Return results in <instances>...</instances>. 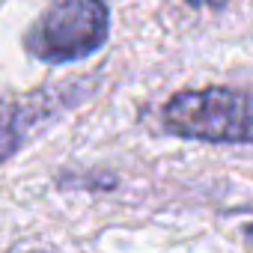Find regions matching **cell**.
<instances>
[{
  "label": "cell",
  "mask_w": 253,
  "mask_h": 253,
  "mask_svg": "<svg viewBox=\"0 0 253 253\" xmlns=\"http://www.w3.org/2000/svg\"><path fill=\"white\" fill-rule=\"evenodd\" d=\"M161 125L167 134L197 143H253V92L238 86L179 89L164 101Z\"/></svg>",
  "instance_id": "6da1fadb"
},
{
  "label": "cell",
  "mask_w": 253,
  "mask_h": 253,
  "mask_svg": "<svg viewBox=\"0 0 253 253\" xmlns=\"http://www.w3.org/2000/svg\"><path fill=\"white\" fill-rule=\"evenodd\" d=\"M107 36L110 9L104 0H54L24 33V48L39 63L63 66L95 54Z\"/></svg>",
  "instance_id": "7a4b0ae2"
},
{
  "label": "cell",
  "mask_w": 253,
  "mask_h": 253,
  "mask_svg": "<svg viewBox=\"0 0 253 253\" xmlns=\"http://www.w3.org/2000/svg\"><path fill=\"white\" fill-rule=\"evenodd\" d=\"M42 104H45V95L39 104H27V101H18V104H9V107H0V161L9 158L24 134L36 125V119L42 116Z\"/></svg>",
  "instance_id": "3957f363"
},
{
  "label": "cell",
  "mask_w": 253,
  "mask_h": 253,
  "mask_svg": "<svg viewBox=\"0 0 253 253\" xmlns=\"http://www.w3.org/2000/svg\"><path fill=\"white\" fill-rule=\"evenodd\" d=\"M185 3L194 9H223L226 0H185Z\"/></svg>",
  "instance_id": "277c9868"
}]
</instances>
